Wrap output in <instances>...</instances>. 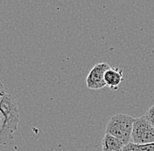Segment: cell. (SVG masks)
<instances>
[{
  "mask_svg": "<svg viewBox=\"0 0 154 151\" xmlns=\"http://www.w3.org/2000/svg\"><path fill=\"white\" fill-rule=\"evenodd\" d=\"M19 123L18 102L12 95L6 94L0 101V146L6 145L13 139Z\"/></svg>",
  "mask_w": 154,
  "mask_h": 151,
  "instance_id": "6da1fadb",
  "label": "cell"
},
{
  "mask_svg": "<svg viewBox=\"0 0 154 151\" xmlns=\"http://www.w3.org/2000/svg\"><path fill=\"white\" fill-rule=\"evenodd\" d=\"M135 118L125 113H116L113 115L105 128L106 134L119 139L125 145L131 142V132Z\"/></svg>",
  "mask_w": 154,
  "mask_h": 151,
  "instance_id": "7a4b0ae2",
  "label": "cell"
},
{
  "mask_svg": "<svg viewBox=\"0 0 154 151\" xmlns=\"http://www.w3.org/2000/svg\"><path fill=\"white\" fill-rule=\"evenodd\" d=\"M131 142L137 144L154 142V128L145 115L135 118Z\"/></svg>",
  "mask_w": 154,
  "mask_h": 151,
  "instance_id": "3957f363",
  "label": "cell"
},
{
  "mask_svg": "<svg viewBox=\"0 0 154 151\" xmlns=\"http://www.w3.org/2000/svg\"><path fill=\"white\" fill-rule=\"evenodd\" d=\"M110 66L106 62H101L93 66L86 79L87 86L91 90H99L106 86L105 72Z\"/></svg>",
  "mask_w": 154,
  "mask_h": 151,
  "instance_id": "277c9868",
  "label": "cell"
},
{
  "mask_svg": "<svg viewBox=\"0 0 154 151\" xmlns=\"http://www.w3.org/2000/svg\"><path fill=\"white\" fill-rule=\"evenodd\" d=\"M124 75L123 70L119 68H113L109 67L105 72L104 74V80H105L106 86L109 87L111 90H117L118 86L123 81Z\"/></svg>",
  "mask_w": 154,
  "mask_h": 151,
  "instance_id": "5b68a950",
  "label": "cell"
},
{
  "mask_svg": "<svg viewBox=\"0 0 154 151\" xmlns=\"http://www.w3.org/2000/svg\"><path fill=\"white\" fill-rule=\"evenodd\" d=\"M124 146L119 139L105 133L102 141V151H123Z\"/></svg>",
  "mask_w": 154,
  "mask_h": 151,
  "instance_id": "8992f818",
  "label": "cell"
},
{
  "mask_svg": "<svg viewBox=\"0 0 154 151\" xmlns=\"http://www.w3.org/2000/svg\"><path fill=\"white\" fill-rule=\"evenodd\" d=\"M123 151H154V142L147 144H137L131 142L124 146Z\"/></svg>",
  "mask_w": 154,
  "mask_h": 151,
  "instance_id": "52a82bcc",
  "label": "cell"
},
{
  "mask_svg": "<svg viewBox=\"0 0 154 151\" xmlns=\"http://www.w3.org/2000/svg\"><path fill=\"white\" fill-rule=\"evenodd\" d=\"M144 115H145L146 118L149 120V122L152 123V125L153 126L154 128V105L153 106H152V107L146 111V113H145Z\"/></svg>",
  "mask_w": 154,
  "mask_h": 151,
  "instance_id": "ba28073f",
  "label": "cell"
},
{
  "mask_svg": "<svg viewBox=\"0 0 154 151\" xmlns=\"http://www.w3.org/2000/svg\"><path fill=\"white\" fill-rule=\"evenodd\" d=\"M6 95L5 93V86L3 84L1 79H0V101H2V99L5 97V95Z\"/></svg>",
  "mask_w": 154,
  "mask_h": 151,
  "instance_id": "9c48e42d",
  "label": "cell"
}]
</instances>
